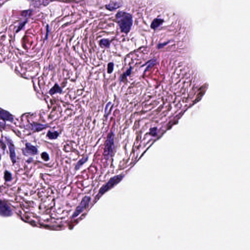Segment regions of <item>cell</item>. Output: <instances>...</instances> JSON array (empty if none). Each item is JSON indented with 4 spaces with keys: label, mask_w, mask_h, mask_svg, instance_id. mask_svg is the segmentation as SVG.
Listing matches in <instances>:
<instances>
[{
    "label": "cell",
    "mask_w": 250,
    "mask_h": 250,
    "mask_svg": "<svg viewBox=\"0 0 250 250\" xmlns=\"http://www.w3.org/2000/svg\"><path fill=\"white\" fill-rule=\"evenodd\" d=\"M115 18L121 31L125 34H128L133 25L132 15L125 11H119L115 15Z\"/></svg>",
    "instance_id": "1"
},
{
    "label": "cell",
    "mask_w": 250,
    "mask_h": 250,
    "mask_svg": "<svg viewBox=\"0 0 250 250\" xmlns=\"http://www.w3.org/2000/svg\"><path fill=\"white\" fill-rule=\"evenodd\" d=\"M123 177L122 175H118L113 177L108 182V183H106L100 189L99 192V194L102 195L105 194L107 191L109 190L110 189L119 183L123 179Z\"/></svg>",
    "instance_id": "2"
},
{
    "label": "cell",
    "mask_w": 250,
    "mask_h": 250,
    "mask_svg": "<svg viewBox=\"0 0 250 250\" xmlns=\"http://www.w3.org/2000/svg\"><path fill=\"white\" fill-rule=\"evenodd\" d=\"M114 147V134L111 132L107 137L104 148V155L109 157L112 155Z\"/></svg>",
    "instance_id": "3"
},
{
    "label": "cell",
    "mask_w": 250,
    "mask_h": 250,
    "mask_svg": "<svg viewBox=\"0 0 250 250\" xmlns=\"http://www.w3.org/2000/svg\"><path fill=\"white\" fill-rule=\"evenodd\" d=\"M91 200V198L88 196L84 197L81 201V203L78 206L73 214V217H76L88 207Z\"/></svg>",
    "instance_id": "4"
},
{
    "label": "cell",
    "mask_w": 250,
    "mask_h": 250,
    "mask_svg": "<svg viewBox=\"0 0 250 250\" xmlns=\"http://www.w3.org/2000/svg\"><path fill=\"white\" fill-rule=\"evenodd\" d=\"M7 144L9 146V152H10V156L12 162L14 163L16 162V154H15V148L12 142L10 140L9 138L7 139Z\"/></svg>",
    "instance_id": "5"
},
{
    "label": "cell",
    "mask_w": 250,
    "mask_h": 250,
    "mask_svg": "<svg viewBox=\"0 0 250 250\" xmlns=\"http://www.w3.org/2000/svg\"><path fill=\"white\" fill-rule=\"evenodd\" d=\"M0 118L10 122L13 120V118L10 113L1 109H0Z\"/></svg>",
    "instance_id": "6"
},
{
    "label": "cell",
    "mask_w": 250,
    "mask_h": 250,
    "mask_svg": "<svg viewBox=\"0 0 250 250\" xmlns=\"http://www.w3.org/2000/svg\"><path fill=\"white\" fill-rule=\"evenodd\" d=\"M122 4L117 2H110L109 4L106 5V9L110 11L116 10L119 7H122Z\"/></svg>",
    "instance_id": "7"
},
{
    "label": "cell",
    "mask_w": 250,
    "mask_h": 250,
    "mask_svg": "<svg viewBox=\"0 0 250 250\" xmlns=\"http://www.w3.org/2000/svg\"><path fill=\"white\" fill-rule=\"evenodd\" d=\"M25 150L27 153L30 155H36L38 152V150L36 147L29 143L25 144Z\"/></svg>",
    "instance_id": "8"
},
{
    "label": "cell",
    "mask_w": 250,
    "mask_h": 250,
    "mask_svg": "<svg viewBox=\"0 0 250 250\" xmlns=\"http://www.w3.org/2000/svg\"><path fill=\"white\" fill-rule=\"evenodd\" d=\"M63 92L62 88L60 87L58 84H55L53 87L50 89L49 91V94L52 95L56 93H62Z\"/></svg>",
    "instance_id": "9"
},
{
    "label": "cell",
    "mask_w": 250,
    "mask_h": 250,
    "mask_svg": "<svg viewBox=\"0 0 250 250\" xmlns=\"http://www.w3.org/2000/svg\"><path fill=\"white\" fill-rule=\"evenodd\" d=\"M163 22V21L162 20V19H158V18L155 19V20H153V21L152 22V24L151 25V28L152 29H154L157 28L160 25L162 24Z\"/></svg>",
    "instance_id": "10"
},
{
    "label": "cell",
    "mask_w": 250,
    "mask_h": 250,
    "mask_svg": "<svg viewBox=\"0 0 250 250\" xmlns=\"http://www.w3.org/2000/svg\"><path fill=\"white\" fill-rule=\"evenodd\" d=\"M132 67H129V68L127 70V71L126 72H125L123 74H122L121 77L120 78V81L121 82L122 81H124V80L125 79H126V78L128 76H129L130 75L131 72H132Z\"/></svg>",
    "instance_id": "11"
},
{
    "label": "cell",
    "mask_w": 250,
    "mask_h": 250,
    "mask_svg": "<svg viewBox=\"0 0 250 250\" xmlns=\"http://www.w3.org/2000/svg\"><path fill=\"white\" fill-rule=\"evenodd\" d=\"M110 41L107 39H101L99 42V45L101 47L109 48L110 46Z\"/></svg>",
    "instance_id": "12"
},
{
    "label": "cell",
    "mask_w": 250,
    "mask_h": 250,
    "mask_svg": "<svg viewBox=\"0 0 250 250\" xmlns=\"http://www.w3.org/2000/svg\"><path fill=\"white\" fill-rule=\"evenodd\" d=\"M88 159V157H86V158H83L81 159L80 160H79L77 164L76 165V166L75 167V169L77 170V169H79L80 167H81L83 165L84 163H85L87 161Z\"/></svg>",
    "instance_id": "13"
},
{
    "label": "cell",
    "mask_w": 250,
    "mask_h": 250,
    "mask_svg": "<svg viewBox=\"0 0 250 250\" xmlns=\"http://www.w3.org/2000/svg\"><path fill=\"white\" fill-rule=\"evenodd\" d=\"M58 135H59V134L57 131H54L52 132H51L50 131H49L47 134V136L50 139H56L58 137Z\"/></svg>",
    "instance_id": "14"
},
{
    "label": "cell",
    "mask_w": 250,
    "mask_h": 250,
    "mask_svg": "<svg viewBox=\"0 0 250 250\" xmlns=\"http://www.w3.org/2000/svg\"><path fill=\"white\" fill-rule=\"evenodd\" d=\"M114 63L113 62H109L108 64V73L109 74H111L113 73V71L114 70Z\"/></svg>",
    "instance_id": "15"
},
{
    "label": "cell",
    "mask_w": 250,
    "mask_h": 250,
    "mask_svg": "<svg viewBox=\"0 0 250 250\" xmlns=\"http://www.w3.org/2000/svg\"><path fill=\"white\" fill-rule=\"evenodd\" d=\"M4 178V179L6 180V181H10L12 179V175H11V173H9L8 171L5 172Z\"/></svg>",
    "instance_id": "16"
},
{
    "label": "cell",
    "mask_w": 250,
    "mask_h": 250,
    "mask_svg": "<svg viewBox=\"0 0 250 250\" xmlns=\"http://www.w3.org/2000/svg\"><path fill=\"white\" fill-rule=\"evenodd\" d=\"M41 157H42V158L46 161H48L49 159V155L46 152H44L42 153Z\"/></svg>",
    "instance_id": "17"
},
{
    "label": "cell",
    "mask_w": 250,
    "mask_h": 250,
    "mask_svg": "<svg viewBox=\"0 0 250 250\" xmlns=\"http://www.w3.org/2000/svg\"><path fill=\"white\" fill-rule=\"evenodd\" d=\"M47 33H46V40L47 38V37H48V33L49 32V25H47Z\"/></svg>",
    "instance_id": "18"
}]
</instances>
